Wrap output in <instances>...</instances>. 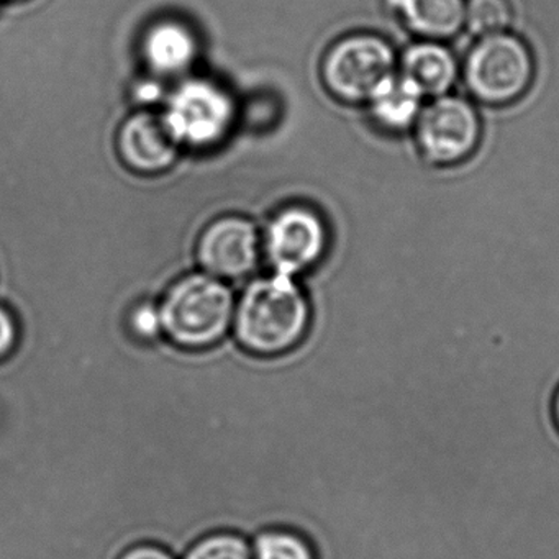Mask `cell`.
Segmentation results:
<instances>
[{
  "instance_id": "cell-1",
  "label": "cell",
  "mask_w": 559,
  "mask_h": 559,
  "mask_svg": "<svg viewBox=\"0 0 559 559\" xmlns=\"http://www.w3.org/2000/svg\"><path fill=\"white\" fill-rule=\"evenodd\" d=\"M312 329V309L299 284L273 273L247 286L235 306L231 336L257 356H280L302 345Z\"/></svg>"
},
{
  "instance_id": "cell-2",
  "label": "cell",
  "mask_w": 559,
  "mask_h": 559,
  "mask_svg": "<svg viewBox=\"0 0 559 559\" xmlns=\"http://www.w3.org/2000/svg\"><path fill=\"white\" fill-rule=\"evenodd\" d=\"M234 294L227 284L207 273L178 281L166 294L162 309L165 338L178 348H214L231 332Z\"/></svg>"
},
{
  "instance_id": "cell-3",
  "label": "cell",
  "mask_w": 559,
  "mask_h": 559,
  "mask_svg": "<svg viewBox=\"0 0 559 559\" xmlns=\"http://www.w3.org/2000/svg\"><path fill=\"white\" fill-rule=\"evenodd\" d=\"M464 83L486 106H509L528 93L535 78L532 50L522 38L502 32L476 41L463 67Z\"/></svg>"
},
{
  "instance_id": "cell-4",
  "label": "cell",
  "mask_w": 559,
  "mask_h": 559,
  "mask_svg": "<svg viewBox=\"0 0 559 559\" xmlns=\"http://www.w3.org/2000/svg\"><path fill=\"white\" fill-rule=\"evenodd\" d=\"M397 57L388 40L353 34L336 41L322 61V80L335 99L365 104L397 73Z\"/></svg>"
},
{
  "instance_id": "cell-5",
  "label": "cell",
  "mask_w": 559,
  "mask_h": 559,
  "mask_svg": "<svg viewBox=\"0 0 559 559\" xmlns=\"http://www.w3.org/2000/svg\"><path fill=\"white\" fill-rule=\"evenodd\" d=\"M162 117L178 146L209 150L230 133L235 104L212 81L188 80L169 97Z\"/></svg>"
},
{
  "instance_id": "cell-6",
  "label": "cell",
  "mask_w": 559,
  "mask_h": 559,
  "mask_svg": "<svg viewBox=\"0 0 559 559\" xmlns=\"http://www.w3.org/2000/svg\"><path fill=\"white\" fill-rule=\"evenodd\" d=\"M414 132L421 158L428 165L450 168L474 155L483 126L469 100L447 94L425 104Z\"/></svg>"
},
{
  "instance_id": "cell-7",
  "label": "cell",
  "mask_w": 559,
  "mask_h": 559,
  "mask_svg": "<svg viewBox=\"0 0 559 559\" xmlns=\"http://www.w3.org/2000/svg\"><path fill=\"white\" fill-rule=\"evenodd\" d=\"M329 245L325 222L306 205H290L267 225L266 251L274 273L297 276L322 260Z\"/></svg>"
},
{
  "instance_id": "cell-8",
  "label": "cell",
  "mask_w": 559,
  "mask_h": 559,
  "mask_svg": "<svg viewBox=\"0 0 559 559\" xmlns=\"http://www.w3.org/2000/svg\"><path fill=\"white\" fill-rule=\"evenodd\" d=\"M257 227L240 215L212 222L199 238L198 260L204 273L217 280H241L258 263Z\"/></svg>"
},
{
  "instance_id": "cell-9",
  "label": "cell",
  "mask_w": 559,
  "mask_h": 559,
  "mask_svg": "<svg viewBox=\"0 0 559 559\" xmlns=\"http://www.w3.org/2000/svg\"><path fill=\"white\" fill-rule=\"evenodd\" d=\"M117 148L127 168L140 175H158L175 165L178 143L162 116L140 112L120 127Z\"/></svg>"
},
{
  "instance_id": "cell-10",
  "label": "cell",
  "mask_w": 559,
  "mask_h": 559,
  "mask_svg": "<svg viewBox=\"0 0 559 559\" xmlns=\"http://www.w3.org/2000/svg\"><path fill=\"white\" fill-rule=\"evenodd\" d=\"M397 68L428 100L450 94L460 76L456 57L443 41L418 40L402 53Z\"/></svg>"
},
{
  "instance_id": "cell-11",
  "label": "cell",
  "mask_w": 559,
  "mask_h": 559,
  "mask_svg": "<svg viewBox=\"0 0 559 559\" xmlns=\"http://www.w3.org/2000/svg\"><path fill=\"white\" fill-rule=\"evenodd\" d=\"M385 5L418 40H451L464 28L466 0H385Z\"/></svg>"
},
{
  "instance_id": "cell-12",
  "label": "cell",
  "mask_w": 559,
  "mask_h": 559,
  "mask_svg": "<svg viewBox=\"0 0 559 559\" xmlns=\"http://www.w3.org/2000/svg\"><path fill=\"white\" fill-rule=\"evenodd\" d=\"M142 51L153 73L178 76L194 64L199 44L188 25L178 21H162L146 32Z\"/></svg>"
},
{
  "instance_id": "cell-13",
  "label": "cell",
  "mask_w": 559,
  "mask_h": 559,
  "mask_svg": "<svg viewBox=\"0 0 559 559\" xmlns=\"http://www.w3.org/2000/svg\"><path fill=\"white\" fill-rule=\"evenodd\" d=\"M420 91L401 74L389 78L366 103L369 117L379 129L391 133L414 129L425 106Z\"/></svg>"
},
{
  "instance_id": "cell-14",
  "label": "cell",
  "mask_w": 559,
  "mask_h": 559,
  "mask_svg": "<svg viewBox=\"0 0 559 559\" xmlns=\"http://www.w3.org/2000/svg\"><path fill=\"white\" fill-rule=\"evenodd\" d=\"M253 559H319L312 542L290 528L263 530L251 539Z\"/></svg>"
},
{
  "instance_id": "cell-15",
  "label": "cell",
  "mask_w": 559,
  "mask_h": 559,
  "mask_svg": "<svg viewBox=\"0 0 559 559\" xmlns=\"http://www.w3.org/2000/svg\"><path fill=\"white\" fill-rule=\"evenodd\" d=\"M512 19L509 0H466L464 27L477 38L509 31Z\"/></svg>"
},
{
  "instance_id": "cell-16",
  "label": "cell",
  "mask_w": 559,
  "mask_h": 559,
  "mask_svg": "<svg viewBox=\"0 0 559 559\" xmlns=\"http://www.w3.org/2000/svg\"><path fill=\"white\" fill-rule=\"evenodd\" d=\"M181 559H253V548L241 533L222 530L202 536Z\"/></svg>"
},
{
  "instance_id": "cell-17",
  "label": "cell",
  "mask_w": 559,
  "mask_h": 559,
  "mask_svg": "<svg viewBox=\"0 0 559 559\" xmlns=\"http://www.w3.org/2000/svg\"><path fill=\"white\" fill-rule=\"evenodd\" d=\"M126 329L133 340L146 345L165 340V325H163L162 309L158 304L139 302L127 312Z\"/></svg>"
},
{
  "instance_id": "cell-18",
  "label": "cell",
  "mask_w": 559,
  "mask_h": 559,
  "mask_svg": "<svg viewBox=\"0 0 559 559\" xmlns=\"http://www.w3.org/2000/svg\"><path fill=\"white\" fill-rule=\"evenodd\" d=\"M21 342V322L14 310L0 304V361L8 359Z\"/></svg>"
},
{
  "instance_id": "cell-19",
  "label": "cell",
  "mask_w": 559,
  "mask_h": 559,
  "mask_svg": "<svg viewBox=\"0 0 559 559\" xmlns=\"http://www.w3.org/2000/svg\"><path fill=\"white\" fill-rule=\"evenodd\" d=\"M119 559H178L168 548L158 543L143 542L130 546Z\"/></svg>"
},
{
  "instance_id": "cell-20",
  "label": "cell",
  "mask_w": 559,
  "mask_h": 559,
  "mask_svg": "<svg viewBox=\"0 0 559 559\" xmlns=\"http://www.w3.org/2000/svg\"><path fill=\"white\" fill-rule=\"evenodd\" d=\"M551 420L559 433V385L555 389L551 397Z\"/></svg>"
},
{
  "instance_id": "cell-21",
  "label": "cell",
  "mask_w": 559,
  "mask_h": 559,
  "mask_svg": "<svg viewBox=\"0 0 559 559\" xmlns=\"http://www.w3.org/2000/svg\"><path fill=\"white\" fill-rule=\"evenodd\" d=\"M346 433H348V427H346ZM348 461H349L348 473H349V476H352V471H349V467H352V454H349V435H348ZM349 484H352V479H349ZM349 499H352V496H349ZM349 512H352V506H349L348 515H346V522H345V525H343V530H342V533H340V536H342L343 533H345L346 523H348V519H349ZM340 536H338V538L335 539V543H333V545L329 546V548H326V549L333 548V546L336 545V542H338ZM326 549H322V551H317V552H323V551H326Z\"/></svg>"
},
{
  "instance_id": "cell-22",
  "label": "cell",
  "mask_w": 559,
  "mask_h": 559,
  "mask_svg": "<svg viewBox=\"0 0 559 559\" xmlns=\"http://www.w3.org/2000/svg\"><path fill=\"white\" fill-rule=\"evenodd\" d=\"M11 2H15V0H11Z\"/></svg>"
}]
</instances>
